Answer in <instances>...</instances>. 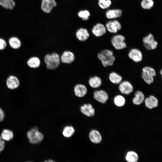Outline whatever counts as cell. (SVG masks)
Listing matches in <instances>:
<instances>
[{
	"label": "cell",
	"instance_id": "obj_9",
	"mask_svg": "<svg viewBox=\"0 0 162 162\" xmlns=\"http://www.w3.org/2000/svg\"><path fill=\"white\" fill-rule=\"evenodd\" d=\"M129 58L135 62H141L143 59V54L141 51L138 49H131L128 53Z\"/></svg>",
	"mask_w": 162,
	"mask_h": 162
},
{
	"label": "cell",
	"instance_id": "obj_38",
	"mask_svg": "<svg viewBox=\"0 0 162 162\" xmlns=\"http://www.w3.org/2000/svg\"><path fill=\"white\" fill-rule=\"evenodd\" d=\"M49 162H56L55 161H53V160H51V159H50V160H48Z\"/></svg>",
	"mask_w": 162,
	"mask_h": 162
},
{
	"label": "cell",
	"instance_id": "obj_19",
	"mask_svg": "<svg viewBox=\"0 0 162 162\" xmlns=\"http://www.w3.org/2000/svg\"><path fill=\"white\" fill-rule=\"evenodd\" d=\"M89 138L90 141L93 143H100L102 140V136L100 132L95 129L91 130L89 134Z\"/></svg>",
	"mask_w": 162,
	"mask_h": 162
},
{
	"label": "cell",
	"instance_id": "obj_14",
	"mask_svg": "<svg viewBox=\"0 0 162 162\" xmlns=\"http://www.w3.org/2000/svg\"><path fill=\"white\" fill-rule=\"evenodd\" d=\"M93 97L96 100L102 104L106 103L109 98L107 93L103 90L95 91L93 93Z\"/></svg>",
	"mask_w": 162,
	"mask_h": 162
},
{
	"label": "cell",
	"instance_id": "obj_42",
	"mask_svg": "<svg viewBox=\"0 0 162 162\" xmlns=\"http://www.w3.org/2000/svg\"><path fill=\"white\" fill-rule=\"evenodd\" d=\"M31 162V161H29V162Z\"/></svg>",
	"mask_w": 162,
	"mask_h": 162
},
{
	"label": "cell",
	"instance_id": "obj_3",
	"mask_svg": "<svg viewBox=\"0 0 162 162\" xmlns=\"http://www.w3.org/2000/svg\"><path fill=\"white\" fill-rule=\"evenodd\" d=\"M29 142L32 144H38L41 142L44 138L43 134L38 130L37 127L34 126L27 133Z\"/></svg>",
	"mask_w": 162,
	"mask_h": 162
},
{
	"label": "cell",
	"instance_id": "obj_26",
	"mask_svg": "<svg viewBox=\"0 0 162 162\" xmlns=\"http://www.w3.org/2000/svg\"><path fill=\"white\" fill-rule=\"evenodd\" d=\"M14 133L11 130L4 129L2 132L1 136L2 139L6 141H9L14 137Z\"/></svg>",
	"mask_w": 162,
	"mask_h": 162
},
{
	"label": "cell",
	"instance_id": "obj_41",
	"mask_svg": "<svg viewBox=\"0 0 162 162\" xmlns=\"http://www.w3.org/2000/svg\"><path fill=\"white\" fill-rule=\"evenodd\" d=\"M44 162H49V160H45L44 161Z\"/></svg>",
	"mask_w": 162,
	"mask_h": 162
},
{
	"label": "cell",
	"instance_id": "obj_29",
	"mask_svg": "<svg viewBox=\"0 0 162 162\" xmlns=\"http://www.w3.org/2000/svg\"><path fill=\"white\" fill-rule=\"evenodd\" d=\"M15 4V3L13 0H0V5L5 8L12 9Z\"/></svg>",
	"mask_w": 162,
	"mask_h": 162
},
{
	"label": "cell",
	"instance_id": "obj_1",
	"mask_svg": "<svg viewBox=\"0 0 162 162\" xmlns=\"http://www.w3.org/2000/svg\"><path fill=\"white\" fill-rule=\"evenodd\" d=\"M44 61L46 68L50 70L56 69L61 63L60 56L56 52L46 54L44 57Z\"/></svg>",
	"mask_w": 162,
	"mask_h": 162
},
{
	"label": "cell",
	"instance_id": "obj_27",
	"mask_svg": "<svg viewBox=\"0 0 162 162\" xmlns=\"http://www.w3.org/2000/svg\"><path fill=\"white\" fill-rule=\"evenodd\" d=\"M125 159L128 162H136L138 160V156L136 152L130 151L127 153Z\"/></svg>",
	"mask_w": 162,
	"mask_h": 162
},
{
	"label": "cell",
	"instance_id": "obj_32",
	"mask_svg": "<svg viewBox=\"0 0 162 162\" xmlns=\"http://www.w3.org/2000/svg\"><path fill=\"white\" fill-rule=\"evenodd\" d=\"M142 72L154 77L156 75V73L155 70L153 68L149 66L144 67L142 70Z\"/></svg>",
	"mask_w": 162,
	"mask_h": 162
},
{
	"label": "cell",
	"instance_id": "obj_40",
	"mask_svg": "<svg viewBox=\"0 0 162 162\" xmlns=\"http://www.w3.org/2000/svg\"><path fill=\"white\" fill-rule=\"evenodd\" d=\"M160 73L161 75H162V70H161L160 71Z\"/></svg>",
	"mask_w": 162,
	"mask_h": 162
},
{
	"label": "cell",
	"instance_id": "obj_25",
	"mask_svg": "<svg viewBox=\"0 0 162 162\" xmlns=\"http://www.w3.org/2000/svg\"><path fill=\"white\" fill-rule=\"evenodd\" d=\"M75 132V129L73 126L67 125L64 128L62 134L64 137L68 138L72 136Z\"/></svg>",
	"mask_w": 162,
	"mask_h": 162
},
{
	"label": "cell",
	"instance_id": "obj_6",
	"mask_svg": "<svg viewBox=\"0 0 162 162\" xmlns=\"http://www.w3.org/2000/svg\"><path fill=\"white\" fill-rule=\"evenodd\" d=\"M61 62L64 64H70L72 63L75 59V56L72 51L67 50L63 51L60 56Z\"/></svg>",
	"mask_w": 162,
	"mask_h": 162
},
{
	"label": "cell",
	"instance_id": "obj_23",
	"mask_svg": "<svg viewBox=\"0 0 162 162\" xmlns=\"http://www.w3.org/2000/svg\"><path fill=\"white\" fill-rule=\"evenodd\" d=\"M10 46L14 49H18L21 46L22 43L20 40L16 37H12L8 40Z\"/></svg>",
	"mask_w": 162,
	"mask_h": 162
},
{
	"label": "cell",
	"instance_id": "obj_31",
	"mask_svg": "<svg viewBox=\"0 0 162 162\" xmlns=\"http://www.w3.org/2000/svg\"><path fill=\"white\" fill-rule=\"evenodd\" d=\"M141 76L144 81L148 84L150 85L154 82V77L145 73L142 72Z\"/></svg>",
	"mask_w": 162,
	"mask_h": 162
},
{
	"label": "cell",
	"instance_id": "obj_10",
	"mask_svg": "<svg viewBox=\"0 0 162 162\" xmlns=\"http://www.w3.org/2000/svg\"><path fill=\"white\" fill-rule=\"evenodd\" d=\"M73 90L76 96L79 98H82L87 94L88 88L85 85L79 83L76 84L74 86Z\"/></svg>",
	"mask_w": 162,
	"mask_h": 162
},
{
	"label": "cell",
	"instance_id": "obj_4",
	"mask_svg": "<svg viewBox=\"0 0 162 162\" xmlns=\"http://www.w3.org/2000/svg\"><path fill=\"white\" fill-rule=\"evenodd\" d=\"M125 38L121 34H116L112 37L111 42L112 46L116 50H120L126 48L127 45L125 42Z\"/></svg>",
	"mask_w": 162,
	"mask_h": 162
},
{
	"label": "cell",
	"instance_id": "obj_7",
	"mask_svg": "<svg viewBox=\"0 0 162 162\" xmlns=\"http://www.w3.org/2000/svg\"><path fill=\"white\" fill-rule=\"evenodd\" d=\"M106 32L105 26L100 23L94 25L91 29V32L93 36L98 38L103 36L106 34Z\"/></svg>",
	"mask_w": 162,
	"mask_h": 162
},
{
	"label": "cell",
	"instance_id": "obj_36",
	"mask_svg": "<svg viewBox=\"0 0 162 162\" xmlns=\"http://www.w3.org/2000/svg\"><path fill=\"white\" fill-rule=\"evenodd\" d=\"M4 113L3 111L0 107V122H2L4 120Z\"/></svg>",
	"mask_w": 162,
	"mask_h": 162
},
{
	"label": "cell",
	"instance_id": "obj_16",
	"mask_svg": "<svg viewBox=\"0 0 162 162\" xmlns=\"http://www.w3.org/2000/svg\"><path fill=\"white\" fill-rule=\"evenodd\" d=\"M80 110L83 114L87 117H92L95 115V109L90 104H84L80 106Z\"/></svg>",
	"mask_w": 162,
	"mask_h": 162
},
{
	"label": "cell",
	"instance_id": "obj_5",
	"mask_svg": "<svg viewBox=\"0 0 162 162\" xmlns=\"http://www.w3.org/2000/svg\"><path fill=\"white\" fill-rule=\"evenodd\" d=\"M142 41L145 48L147 50H154L157 47L158 43L151 34L150 33L144 37Z\"/></svg>",
	"mask_w": 162,
	"mask_h": 162
},
{
	"label": "cell",
	"instance_id": "obj_35",
	"mask_svg": "<svg viewBox=\"0 0 162 162\" xmlns=\"http://www.w3.org/2000/svg\"><path fill=\"white\" fill-rule=\"evenodd\" d=\"M7 46L5 40L3 38H0V50H4Z\"/></svg>",
	"mask_w": 162,
	"mask_h": 162
},
{
	"label": "cell",
	"instance_id": "obj_20",
	"mask_svg": "<svg viewBox=\"0 0 162 162\" xmlns=\"http://www.w3.org/2000/svg\"><path fill=\"white\" fill-rule=\"evenodd\" d=\"M27 64L31 68L37 69L40 66L41 61L39 57L37 56H33L31 57L28 60Z\"/></svg>",
	"mask_w": 162,
	"mask_h": 162
},
{
	"label": "cell",
	"instance_id": "obj_2",
	"mask_svg": "<svg viewBox=\"0 0 162 162\" xmlns=\"http://www.w3.org/2000/svg\"><path fill=\"white\" fill-rule=\"evenodd\" d=\"M97 58L104 67L111 66L113 65L116 58L113 52L108 49H105L98 52Z\"/></svg>",
	"mask_w": 162,
	"mask_h": 162
},
{
	"label": "cell",
	"instance_id": "obj_22",
	"mask_svg": "<svg viewBox=\"0 0 162 162\" xmlns=\"http://www.w3.org/2000/svg\"><path fill=\"white\" fill-rule=\"evenodd\" d=\"M145 99V96L143 92L140 91H137L135 93L132 101L134 104L139 105L144 101Z\"/></svg>",
	"mask_w": 162,
	"mask_h": 162
},
{
	"label": "cell",
	"instance_id": "obj_13",
	"mask_svg": "<svg viewBox=\"0 0 162 162\" xmlns=\"http://www.w3.org/2000/svg\"><path fill=\"white\" fill-rule=\"evenodd\" d=\"M20 84V81L18 78L14 75L9 76L6 80L7 86L11 90L17 88L19 86Z\"/></svg>",
	"mask_w": 162,
	"mask_h": 162
},
{
	"label": "cell",
	"instance_id": "obj_34",
	"mask_svg": "<svg viewBox=\"0 0 162 162\" xmlns=\"http://www.w3.org/2000/svg\"><path fill=\"white\" fill-rule=\"evenodd\" d=\"M90 15L89 12L87 10H81L78 13V16L83 20H87Z\"/></svg>",
	"mask_w": 162,
	"mask_h": 162
},
{
	"label": "cell",
	"instance_id": "obj_18",
	"mask_svg": "<svg viewBox=\"0 0 162 162\" xmlns=\"http://www.w3.org/2000/svg\"><path fill=\"white\" fill-rule=\"evenodd\" d=\"M144 102L146 107L149 109L156 107L158 105V101L153 95H150L145 98Z\"/></svg>",
	"mask_w": 162,
	"mask_h": 162
},
{
	"label": "cell",
	"instance_id": "obj_37",
	"mask_svg": "<svg viewBox=\"0 0 162 162\" xmlns=\"http://www.w3.org/2000/svg\"><path fill=\"white\" fill-rule=\"evenodd\" d=\"M5 146V142L4 140L0 142V153L4 149Z\"/></svg>",
	"mask_w": 162,
	"mask_h": 162
},
{
	"label": "cell",
	"instance_id": "obj_24",
	"mask_svg": "<svg viewBox=\"0 0 162 162\" xmlns=\"http://www.w3.org/2000/svg\"><path fill=\"white\" fill-rule=\"evenodd\" d=\"M110 81L114 84H119L122 80V77L115 72L110 73L109 76Z\"/></svg>",
	"mask_w": 162,
	"mask_h": 162
},
{
	"label": "cell",
	"instance_id": "obj_12",
	"mask_svg": "<svg viewBox=\"0 0 162 162\" xmlns=\"http://www.w3.org/2000/svg\"><path fill=\"white\" fill-rule=\"evenodd\" d=\"M75 36L79 41L84 42L86 41L89 38L90 34L88 30L84 27L78 29L75 32Z\"/></svg>",
	"mask_w": 162,
	"mask_h": 162
},
{
	"label": "cell",
	"instance_id": "obj_39",
	"mask_svg": "<svg viewBox=\"0 0 162 162\" xmlns=\"http://www.w3.org/2000/svg\"><path fill=\"white\" fill-rule=\"evenodd\" d=\"M2 140V139L1 136V135H0V142Z\"/></svg>",
	"mask_w": 162,
	"mask_h": 162
},
{
	"label": "cell",
	"instance_id": "obj_17",
	"mask_svg": "<svg viewBox=\"0 0 162 162\" xmlns=\"http://www.w3.org/2000/svg\"><path fill=\"white\" fill-rule=\"evenodd\" d=\"M102 81L100 77L94 75L90 77L88 80V84L92 88H97L100 87L102 84Z\"/></svg>",
	"mask_w": 162,
	"mask_h": 162
},
{
	"label": "cell",
	"instance_id": "obj_8",
	"mask_svg": "<svg viewBox=\"0 0 162 162\" xmlns=\"http://www.w3.org/2000/svg\"><path fill=\"white\" fill-rule=\"evenodd\" d=\"M120 92L122 94L128 95L133 91L134 87L132 84L128 81H122L118 86Z\"/></svg>",
	"mask_w": 162,
	"mask_h": 162
},
{
	"label": "cell",
	"instance_id": "obj_15",
	"mask_svg": "<svg viewBox=\"0 0 162 162\" xmlns=\"http://www.w3.org/2000/svg\"><path fill=\"white\" fill-rule=\"evenodd\" d=\"M56 5L55 0H42L41 8L44 12L49 13Z\"/></svg>",
	"mask_w": 162,
	"mask_h": 162
},
{
	"label": "cell",
	"instance_id": "obj_33",
	"mask_svg": "<svg viewBox=\"0 0 162 162\" xmlns=\"http://www.w3.org/2000/svg\"><path fill=\"white\" fill-rule=\"evenodd\" d=\"M98 4L101 8L104 9L110 6L112 2L110 0H99Z\"/></svg>",
	"mask_w": 162,
	"mask_h": 162
},
{
	"label": "cell",
	"instance_id": "obj_21",
	"mask_svg": "<svg viewBox=\"0 0 162 162\" xmlns=\"http://www.w3.org/2000/svg\"><path fill=\"white\" fill-rule=\"evenodd\" d=\"M122 12L119 9H110L107 10L106 13V18L108 19H114L120 17Z\"/></svg>",
	"mask_w": 162,
	"mask_h": 162
},
{
	"label": "cell",
	"instance_id": "obj_30",
	"mask_svg": "<svg viewBox=\"0 0 162 162\" xmlns=\"http://www.w3.org/2000/svg\"><path fill=\"white\" fill-rule=\"evenodd\" d=\"M154 5L153 0H142L141 2V7L144 9H150Z\"/></svg>",
	"mask_w": 162,
	"mask_h": 162
},
{
	"label": "cell",
	"instance_id": "obj_11",
	"mask_svg": "<svg viewBox=\"0 0 162 162\" xmlns=\"http://www.w3.org/2000/svg\"><path fill=\"white\" fill-rule=\"evenodd\" d=\"M106 30L112 33H116L122 28V26L120 22L116 20L109 21L106 24Z\"/></svg>",
	"mask_w": 162,
	"mask_h": 162
},
{
	"label": "cell",
	"instance_id": "obj_28",
	"mask_svg": "<svg viewBox=\"0 0 162 162\" xmlns=\"http://www.w3.org/2000/svg\"><path fill=\"white\" fill-rule=\"evenodd\" d=\"M113 101L115 104L116 106L119 107L124 106L126 103L125 98L121 95L116 96L114 98Z\"/></svg>",
	"mask_w": 162,
	"mask_h": 162
}]
</instances>
